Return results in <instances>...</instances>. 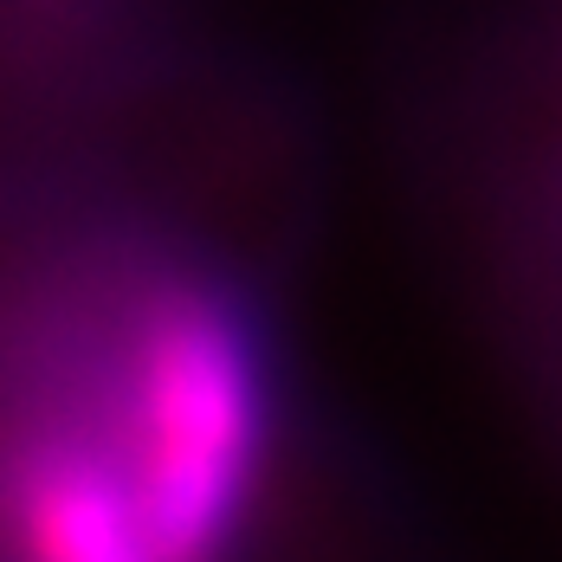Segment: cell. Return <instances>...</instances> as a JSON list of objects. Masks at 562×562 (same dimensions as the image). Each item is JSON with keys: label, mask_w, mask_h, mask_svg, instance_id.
<instances>
[{"label": "cell", "mask_w": 562, "mask_h": 562, "mask_svg": "<svg viewBox=\"0 0 562 562\" xmlns=\"http://www.w3.org/2000/svg\"><path fill=\"white\" fill-rule=\"evenodd\" d=\"M0 562H169L78 369L0 420Z\"/></svg>", "instance_id": "cell-2"}, {"label": "cell", "mask_w": 562, "mask_h": 562, "mask_svg": "<svg viewBox=\"0 0 562 562\" xmlns=\"http://www.w3.org/2000/svg\"><path fill=\"white\" fill-rule=\"evenodd\" d=\"M78 375L169 562H233L266 492L272 369L239 297L188 266L111 284Z\"/></svg>", "instance_id": "cell-1"}]
</instances>
